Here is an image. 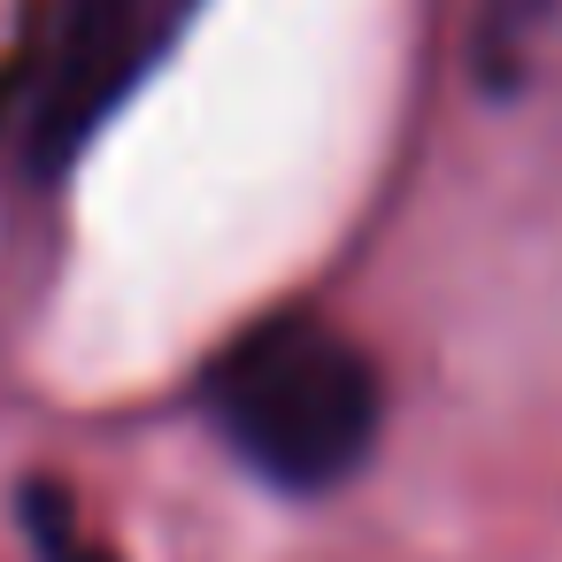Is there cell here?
Listing matches in <instances>:
<instances>
[{"label": "cell", "instance_id": "6da1fadb", "mask_svg": "<svg viewBox=\"0 0 562 562\" xmlns=\"http://www.w3.org/2000/svg\"><path fill=\"white\" fill-rule=\"evenodd\" d=\"M216 439L278 493L347 485L385 424L378 362L324 316H270L216 355L201 378Z\"/></svg>", "mask_w": 562, "mask_h": 562}, {"label": "cell", "instance_id": "7a4b0ae2", "mask_svg": "<svg viewBox=\"0 0 562 562\" xmlns=\"http://www.w3.org/2000/svg\"><path fill=\"white\" fill-rule=\"evenodd\" d=\"M201 0H55L24 70H16V162L32 178H63L116 109L178 55Z\"/></svg>", "mask_w": 562, "mask_h": 562}, {"label": "cell", "instance_id": "3957f363", "mask_svg": "<svg viewBox=\"0 0 562 562\" xmlns=\"http://www.w3.org/2000/svg\"><path fill=\"white\" fill-rule=\"evenodd\" d=\"M24 524H32L40 562H116L109 547H93V539L78 531L70 501H63V493H47V485H32V493H24Z\"/></svg>", "mask_w": 562, "mask_h": 562}]
</instances>
